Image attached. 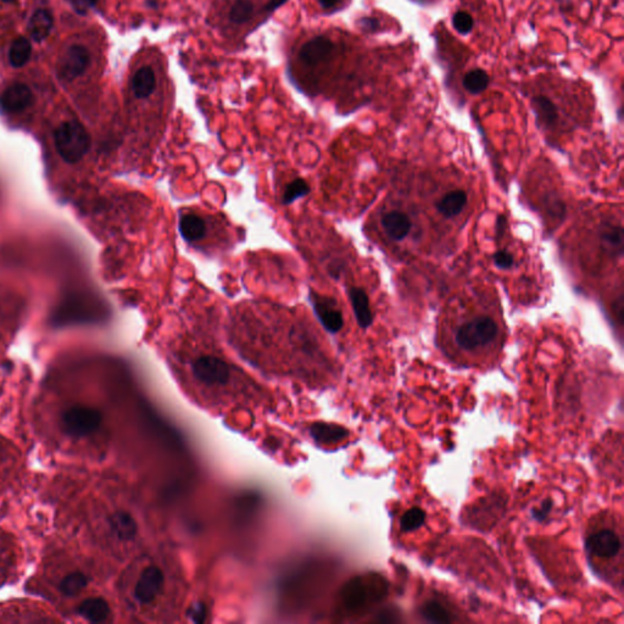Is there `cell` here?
<instances>
[{"mask_svg":"<svg viewBox=\"0 0 624 624\" xmlns=\"http://www.w3.org/2000/svg\"><path fill=\"white\" fill-rule=\"evenodd\" d=\"M585 551L589 561L599 575L622 580L623 537L620 523L615 518L601 517L589 527L585 537Z\"/></svg>","mask_w":624,"mask_h":624,"instance_id":"obj_1","label":"cell"},{"mask_svg":"<svg viewBox=\"0 0 624 624\" xmlns=\"http://www.w3.org/2000/svg\"><path fill=\"white\" fill-rule=\"evenodd\" d=\"M498 328L494 319L481 316L465 322L455 334V343L465 353H476L487 349L498 338Z\"/></svg>","mask_w":624,"mask_h":624,"instance_id":"obj_2","label":"cell"},{"mask_svg":"<svg viewBox=\"0 0 624 624\" xmlns=\"http://www.w3.org/2000/svg\"><path fill=\"white\" fill-rule=\"evenodd\" d=\"M55 148L63 161L76 164L88 153L90 135L80 122H63L54 133Z\"/></svg>","mask_w":624,"mask_h":624,"instance_id":"obj_3","label":"cell"},{"mask_svg":"<svg viewBox=\"0 0 624 624\" xmlns=\"http://www.w3.org/2000/svg\"><path fill=\"white\" fill-rule=\"evenodd\" d=\"M103 415L99 410L85 405H75L63 415V432L71 438H83L99 429Z\"/></svg>","mask_w":624,"mask_h":624,"instance_id":"obj_4","label":"cell"},{"mask_svg":"<svg viewBox=\"0 0 624 624\" xmlns=\"http://www.w3.org/2000/svg\"><path fill=\"white\" fill-rule=\"evenodd\" d=\"M90 50L85 45H70L59 63V76L63 81H73L81 77L87 71V68H90Z\"/></svg>","mask_w":624,"mask_h":624,"instance_id":"obj_5","label":"cell"},{"mask_svg":"<svg viewBox=\"0 0 624 624\" xmlns=\"http://www.w3.org/2000/svg\"><path fill=\"white\" fill-rule=\"evenodd\" d=\"M192 369L197 379L207 386H224L228 382V365L215 356L199 357Z\"/></svg>","mask_w":624,"mask_h":624,"instance_id":"obj_6","label":"cell"},{"mask_svg":"<svg viewBox=\"0 0 624 624\" xmlns=\"http://www.w3.org/2000/svg\"><path fill=\"white\" fill-rule=\"evenodd\" d=\"M310 302L314 314L319 319L324 329L329 333H338L344 326V319L341 311L338 309L337 302L331 298L321 297L319 294L310 293Z\"/></svg>","mask_w":624,"mask_h":624,"instance_id":"obj_7","label":"cell"},{"mask_svg":"<svg viewBox=\"0 0 624 624\" xmlns=\"http://www.w3.org/2000/svg\"><path fill=\"white\" fill-rule=\"evenodd\" d=\"M35 103V94L25 83L9 85L0 95V106L6 113L16 114L31 108Z\"/></svg>","mask_w":624,"mask_h":624,"instance_id":"obj_8","label":"cell"},{"mask_svg":"<svg viewBox=\"0 0 624 624\" xmlns=\"http://www.w3.org/2000/svg\"><path fill=\"white\" fill-rule=\"evenodd\" d=\"M164 584V575L157 566H149L142 572L135 584V597L137 601L147 605L155 600Z\"/></svg>","mask_w":624,"mask_h":624,"instance_id":"obj_9","label":"cell"},{"mask_svg":"<svg viewBox=\"0 0 624 624\" xmlns=\"http://www.w3.org/2000/svg\"><path fill=\"white\" fill-rule=\"evenodd\" d=\"M332 41L327 37H316L311 41L306 42L300 50V59L309 65H316L324 61L333 51Z\"/></svg>","mask_w":624,"mask_h":624,"instance_id":"obj_10","label":"cell"},{"mask_svg":"<svg viewBox=\"0 0 624 624\" xmlns=\"http://www.w3.org/2000/svg\"><path fill=\"white\" fill-rule=\"evenodd\" d=\"M382 227L386 235L393 240H403L408 237L412 224L404 212H391L382 217Z\"/></svg>","mask_w":624,"mask_h":624,"instance_id":"obj_11","label":"cell"},{"mask_svg":"<svg viewBox=\"0 0 624 624\" xmlns=\"http://www.w3.org/2000/svg\"><path fill=\"white\" fill-rule=\"evenodd\" d=\"M355 317L360 327L369 328L373 324V314L369 307V295L362 288L353 287L348 290Z\"/></svg>","mask_w":624,"mask_h":624,"instance_id":"obj_12","label":"cell"},{"mask_svg":"<svg viewBox=\"0 0 624 624\" xmlns=\"http://www.w3.org/2000/svg\"><path fill=\"white\" fill-rule=\"evenodd\" d=\"M109 525H110V530L113 532L114 535L116 537L117 539L122 540V542H130V540L135 539L137 532H138L137 522L128 512H115L113 516H110L109 518Z\"/></svg>","mask_w":624,"mask_h":624,"instance_id":"obj_13","label":"cell"},{"mask_svg":"<svg viewBox=\"0 0 624 624\" xmlns=\"http://www.w3.org/2000/svg\"><path fill=\"white\" fill-rule=\"evenodd\" d=\"M111 613L108 602L102 597H92L87 599L80 604L77 608V615L81 616L85 620L90 623H100L108 620Z\"/></svg>","mask_w":624,"mask_h":624,"instance_id":"obj_14","label":"cell"},{"mask_svg":"<svg viewBox=\"0 0 624 624\" xmlns=\"http://www.w3.org/2000/svg\"><path fill=\"white\" fill-rule=\"evenodd\" d=\"M54 26V18L48 9H38L28 23V33L35 42L44 41Z\"/></svg>","mask_w":624,"mask_h":624,"instance_id":"obj_15","label":"cell"},{"mask_svg":"<svg viewBox=\"0 0 624 624\" xmlns=\"http://www.w3.org/2000/svg\"><path fill=\"white\" fill-rule=\"evenodd\" d=\"M600 240L604 250L612 257H620L623 254L624 231L622 226H605L600 232Z\"/></svg>","mask_w":624,"mask_h":624,"instance_id":"obj_16","label":"cell"},{"mask_svg":"<svg viewBox=\"0 0 624 624\" xmlns=\"http://www.w3.org/2000/svg\"><path fill=\"white\" fill-rule=\"evenodd\" d=\"M467 204V194L465 190L456 189L450 193L445 194L439 202H436V210L445 217H454L463 212V207Z\"/></svg>","mask_w":624,"mask_h":624,"instance_id":"obj_17","label":"cell"},{"mask_svg":"<svg viewBox=\"0 0 624 624\" xmlns=\"http://www.w3.org/2000/svg\"><path fill=\"white\" fill-rule=\"evenodd\" d=\"M532 106L534 110L537 121L539 125L550 128L555 126L558 118L556 105L545 95H537L532 99Z\"/></svg>","mask_w":624,"mask_h":624,"instance_id":"obj_18","label":"cell"},{"mask_svg":"<svg viewBox=\"0 0 624 624\" xmlns=\"http://www.w3.org/2000/svg\"><path fill=\"white\" fill-rule=\"evenodd\" d=\"M207 224L195 214H187L181 217V235L187 242H197L207 235Z\"/></svg>","mask_w":624,"mask_h":624,"instance_id":"obj_19","label":"cell"},{"mask_svg":"<svg viewBox=\"0 0 624 624\" xmlns=\"http://www.w3.org/2000/svg\"><path fill=\"white\" fill-rule=\"evenodd\" d=\"M157 85V78H155V72L150 66H143L138 71L135 72L132 82V88L137 98L144 99L148 98L149 95H152Z\"/></svg>","mask_w":624,"mask_h":624,"instance_id":"obj_20","label":"cell"},{"mask_svg":"<svg viewBox=\"0 0 624 624\" xmlns=\"http://www.w3.org/2000/svg\"><path fill=\"white\" fill-rule=\"evenodd\" d=\"M31 55V42L25 37H18L10 45L9 63L14 68H21L27 65Z\"/></svg>","mask_w":624,"mask_h":624,"instance_id":"obj_21","label":"cell"},{"mask_svg":"<svg viewBox=\"0 0 624 624\" xmlns=\"http://www.w3.org/2000/svg\"><path fill=\"white\" fill-rule=\"evenodd\" d=\"M489 82V75L487 73V71L482 70V68H475V70L468 71L463 76V85L465 90L468 92L470 94L478 95L488 88Z\"/></svg>","mask_w":624,"mask_h":624,"instance_id":"obj_22","label":"cell"},{"mask_svg":"<svg viewBox=\"0 0 624 624\" xmlns=\"http://www.w3.org/2000/svg\"><path fill=\"white\" fill-rule=\"evenodd\" d=\"M88 583H90V578L85 573L72 572L60 582L59 590H60V593L66 595V597H75L77 594L81 593L83 589L87 588Z\"/></svg>","mask_w":624,"mask_h":624,"instance_id":"obj_23","label":"cell"},{"mask_svg":"<svg viewBox=\"0 0 624 624\" xmlns=\"http://www.w3.org/2000/svg\"><path fill=\"white\" fill-rule=\"evenodd\" d=\"M311 434L319 441L332 443V441H337V440L345 438L348 436V432L344 431L343 428L327 424V423H316L311 427Z\"/></svg>","mask_w":624,"mask_h":624,"instance_id":"obj_24","label":"cell"},{"mask_svg":"<svg viewBox=\"0 0 624 624\" xmlns=\"http://www.w3.org/2000/svg\"><path fill=\"white\" fill-rule=\"evenodd\" d=\"M422 615L427 620L436 623H448L451 620L449 611L438 601L427 602L422 608Z\"/></svg>","mask_w":624,"mask_h":624,"instance_id":"obj_25","label":"cell"},{"mask_svg":"<svg viewBox=\"0 0 624 624\" xmlns=\"http://www.w3.org/2000/svg\"><path fill=\"white\" fill-rule=\"evenodd\" d=\"M309 190H310V187L306 183L305 181L301 180V178L294 180L287 185L286 192L283 194V198H282V202H283L284 205H289V204L295 202L297 199H300L307 195Z\"/></svg>","mask_w":624,"mask_h":624,"instance_id":"obj_26","label":"cell"},{"mask_svg":"<svg viewBox=\"0 0 624 624\" xmlns=\"http://www.w3.org/2000/svg\"><path fill=\"white\" fill-rule=\"evenodd\" d=\"M426 513L422 508H413L405 513L400 520V527L404 532H413L424 523Z\"/></svg>","mask_w":624,"mask_h":624,"instance_id":"obj_27","label":"cell"},{"mask_svg":"<svg viewBox=\"0 0 624 624\" xmlns=\"http://www.w3.org/2000/svg\"><path fill=\"white\" fill-rule=\"evenodd\" d=\"M254 13V5L249 0H237L235 4L232 6L229 18L234 23H247L252 18Z\"/></svg>","mask_w":624,"mask_h":624,"instance_id":"obj_28","label":"cell"},{"mask_svg":"<svg viewBox=\"0 0 624 624\" xmlns=\"http://www.w3.org/2000/svg\"><path fill=\"white\" fill-rule=\"evenodd\" d=\"M451 23H453L455 31L463 36L471 33L473 26H475L473 18L466 11H456L451 18Z\"/></svg>","mask_w":624,"mask_h":624,"instance_id":"obj_29","label":"cell"},{"mask_svg":"<svg viewBox=\"0 0 624 624\" xmlns=\"http://www.w3.org/2000/svg\"><path fill=\"white\" fill-rule=\"evenodd\" d=\"M493 260H494L495 266L498 269H503V270L510 269L513 265V256L506 250H498L495 252Z\"/></svg>","mask_w":624,"mask_h":624,"instance_id":"obj_30","label":"cell"},{"mask_svg":"<svg viewBox=\"0 0 624 624\" xmlns=\"http://www.w3.org/2000/svg\"><path fill=\"white\" fill-rule=\"evenodd\" d=\"M188 616L189 618L195 623H202L207 617V607L204 604H195L189 608Z\"/></svg>","mask_w":624,"mask_h":624,"instance_id":"obj_31","label":"cell"},{"mask_svg":"<svg viewBox=\"0 0 624 624\" xmlns=\"http://www.w3.org/2000/svg\"><path fill=\"white\" fill-rule=\"evenodd\" d=\"M97 3L98 0H75V9L78 14L85 15L94 8Z\"/></svg>","mask_w":624,"mask_h":624,"instance_id":"obj_32","label":"cell"},{"mask_svg":"<svg viewBox=\"0 0 624 624\" xmlns=\"http://www.w3.org/2000/svg\"><path fill=\"white\" fill-rule=\"evenodd\" d=\"M359 25L360 27L366 32L377 31L379 28V21H378V18H360Z\"/></svg>","mask_w":624,"mask_h":624,"instance_id":"obj_33","label":"cell"},{"mask_svg":"<svg viewBox=\"0 0 624 624\" xmlns=\"http://www.w3.org/2000/svg\"><path fill=\"white\" fill-rule=\"evenodd\" d=\"M506 228H508V221H506V217L503 215H500L498 217V221H496V237L498 239L503 237L505 232H506Z\"/></svg>","mask_w":624,"mask_h":624,"instance_id":"obj_34","label":"cell"},{"mask_svg":"<svg viewBox=\"0 0 624 624\" xmlns=\"http://www.w3.org/2000/svg\"><path fill=\"white\" fill-rule=\"evenodd\" d=\"M319 1L324 9L328 10L334 8L341 0H319Z\"/></svg>","mask_w":624,"mask_h":624,"instance_id":"obj_35","label":"cell"},{"mask_svg":"<svg viewBox=\"0 0 624 624\" xmlns=\"http://www.w3.org/2000/svg\"><path fill=\"white\" fill-rule=\"evenodd\" d=\"M286 1H288V0H272L270 4L266 6L265 10L266 11H274V10L279 8L281 5H283Z\"/></svg>","mask_w":624,"mask_h":624,"instance_id":"obj_36","label":"cell"},{"mask_svg":"<svg viewBox=\"0 0 624 624\" xmlns=\"http://www.w3.org/2000/svg\"><path fill=\"white\" fill-rule=\"evenodd\" d=\"M1 1H3V3H8V4H9V3H15V1H18V0H1Z\"/></svg>","mask_w":624,"mask_h":624,"instance_id":"obj_37","label":"cell"}]
</instances>
